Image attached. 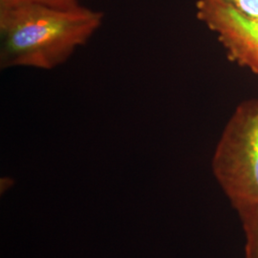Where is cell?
Listing matches in <instances>:
<instances>
[{"instance_id":"3","label":"cell","mask_w":258,"mask_h":258,"mask_svg":"<svg viewBox=\"0 0 258 258\" xmlns=\"http://www.w3.org/2000/svg\"><path fill=\"white\" fill-rule=\"evenodd\" d=\"M196 9L198 19L217 35L231 57L258 74V19L223 0H198Z\"/></svg>"},{"instance_id":"2","label":"cell","mask_w":258,"mask_h":258,"mask_svg":"<svg viewBox=\"0 0 258 258\" xmlns=\"http://www.w3.org/2000/svg\"><path fill=\"white\" fill-rule=\"evenodd\" d=\"M212 166L239 216L258 212V100L236 107L215 148Z\"/></svg>"},{"instance_id":"4","label":"cell","mask_w":258,"mask_h":258,"mask_svg":"<svg viewBox=\"0 0 258 258\" xmlns=\"http://www.w3.org/2000/svg\"><path fill=\"white\" fill-rule=\"evenodd\" d=\"M245 232V257L258 258V212L239 216Z\"/></svg>"},{"instance_id":"1","label":"cell","mask_w":258,"mask_h":258,"mask_svg":"<svg viewBox=\"0 0 258 258\" xmlns=\"http://www.w3.org/2000/svg\"><path fill=\"white\" fill-rule=\"evenodd\" d=\"M102 12L80 4L60 8L26 4L0 8V65L52 70L99 30Z\"/></svg>"},{"instance_id":"5","label":"cell","mask_w":258,"mask_h":258,"mask_svg":"<svg viewBox=\"0 0 258 258\" xmlns=\"http://www.w3.org/2000/svg\"><path fill=\"white\" fill-rule=\"evenodd\" d=\"M26 4H39L60 8H70L79 5L78 0H0V8L15 7Z\"/></svg>"},{"instance_id":"6","label":"cell","mask_w":258,"mask_h":258,"mask_svg":"<svg viewBox=\"0 0 258 258\" xmlns=\"http://www.w3.org/2000/svg\"><path fill=\"white\" fill-rule=\"evenodd\" d=\"M241 14L258 19V0H223Z\"/></svg>"}]
</instances>
